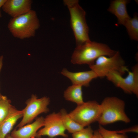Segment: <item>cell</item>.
<instances>
[{
    "instance_id": "cell-14",
    "label": "cell",
    "mask_w": 138,
    "mask_h": 138,
    "mask_svg": "<svg viewBox=\"0 0 138 138\" xmlns=\"http://www.w3.org/2000/svg\"><path fill=\"white\" fill-rule=\"evenodd\" d=\"M23 110H17L12 106L7 116L0 122V138H5L17 121L22 117Z\"/></svg>"
},
{
    "instance_id": "cell-4",
    "label": "cell",
    "mask_w": 138,
    "mask_h": 138,
    "mask_svg": "<svg viewBox=\"0 0 138 138\" xmlns=\"http://www.w3.org/2000/svg\"><path fill=\"white\" fill-rule=\"evenodd\" d=\"M40 26L36 13L32 9L25 14L12 18L7 25L13 36L20 39L34 37Z\"/></svg>"
},
{
    "instance_id": "cell-16",
    "label": "cell",
    "mask_w": 138,
    "mask_h": 138,
    "mask_svg": "<svg viewBox=\"0 0 138 138\" xmlns=\"http://www.w3.org/2000/svg\"><path fill=\"white\" fill-rule=\"evenodd\" d=\"M60 113L64 126L69 133L73 134L84 128L71 118L65 109H62Z\"/></svg>"
},
{
    "instance_id": "cell-24",
    "label": "cell",
    "mask_w": 138,
    "mask_h": 138,
    "mask_svg": "<svg viewBox=\"0 0 138 138\" xmlns=\"http://www.w3.org/2000/svg\"><path fill=\"white\" fill-rule=\"evenodd\" d=\"M7 0H0V9L2 7L5 3ZM2 17V15L0 10V18Z\"/></svg>"
},
{
    "instance_id": "cell-18",
    "label": "cell",
    "mask_w": 138,
    "mask_h": 138,
    "mask_svg": "<svg viewBox=\"0 0 138 138\" xmlns=\"http://www.w3.org/2000/svg\"><path fill=\"white\" fill-rule=\"evenodd\" d=\"M97 131L103 138H128L126 134L119 133L117 131L108 130L100 125Z\"/></svg>"
},
{
    "instance_id": "cell-6",
    "label": "cell",
    "mask_w": 138,
    "mask_h": 138,
    "mask_svg": "<svg viewBox=\"0 0 138 138\" xmlns=\"http://www.w3.org/2000/svg\"><path fill=\"white\" fill-rule=\"evenodd\" d=\"M100 104L96 101L84 102L69 113L70 117L83 127L97 121L100 115Z\"/></svg>"
},
{
    "instance_id": "cell-10",
    "label": "cell",
    "mask_w": 138,
    "mask_h": 138,
    "mask_svg": "<svg viewBox=\"0 0 138 138\" xmlns=\"http://www.w3.org/2000/svg\"><path fill=\"white\" fill-rule=\"evenodd\" d=\"M32 3L31 0H7L2 8L4 12L14 18L31 10Z\"/></svg>"
},
{
    "instance_id": "cell-11",
    "label": "cell",
    "mask_w": 138,
    "mask_h": 138,
    "mask_svg": "<svg viewBox=\"0 0 138 138\" xmlns=\"http://www.w3.org/2000/svg\"><path fill=\"white\" fill-rule=\"evenodd\" d=\"M63 75L69 79L73 85L88 87L90 82L98 77L93 71L73 72L64 68L61 72Z\"/></svg>"
},
{
    "instance_id": "cell-22",
    "label": "cell",
    "mask_w": 138,
    "mask_h": 138,
    "mask_svg": "<svg viewBox=\"0 0 138 138\" xmlns=\"http://www.w3.org/2000/svg\"><path fill=\"white\" fill-rule=\"evenodd\" d=\"M92 138H103L97 130L94 131L93 135Z\"/></svg>"
},
{
    "instance_id": "cell-3",
    "label": "cell",
    "mask_w": 138,
    "mask_h": 138,
    "mask_svg": "<svg viewBox=\"0 0 138 138\" xmlns=\"http://www.w3.org/2000/svg\"><path fill=\"white\" fill-rule=\"evenodd\" d=\"M124 101L115 97L105 98L100 104L101 114L97 121L99 125H106L119 121L127 123L131 120L125 111Z\"/></svg>"
},
{
    "instance_id": "cell-2",
    "label": "cell",
    "mask_w": 138,
    "mask_h": 138,
    "mask_svg": "<svg viewBox=\"0 0 138 138\" xmlns=\"http://www.w3.org/2000/svg\"><path fill=\"white\" fill-rule=\"evenodd\" d=\"M63 2L70 13L71 26L76 46L90 41L89 36V27L86 19V13L79 5L78 1L64 0Z\"/></svg>"
},
{
    "instance_id": "cell-19",
    "label": "cell",
    "mask_w": 138,
    "mask_h": 138,
    "mask_svg": "<svg viewBox=\"0 0 138 138\" xmlns=\"http://www.w3.org/2000/svg\"><path fill=\"white\" fill-rule=\"evenodd\" d=\"M11 101L5 96L2 95L0 100V122L7 115L12 106Z\"/></svg>"
},
{
    "instance_id": "cell-7",
    "label": "cell",
    "mask_w": 138,
    "mask_h": 138,
    "mask_svg": "<svg viewBox=\"0 0 138 138\" xmlns=\"http://www.w3.org/2000/svg\"><path fill=\"white\" fill-rule=\"evenodd\" d=\"M128 75L125 78L122 76L119 72L112 71L109 72L106 77L117 87L122 89L124 92L129 94H133L138 96V64L132 67V71L128 68L126 71Z\"/></svg>"
},
{
    "instance_id": "cell-15",
    "label": "cell",
    "mask_w": 138,
    "mask_h": 138,
    "mask_svg": "<svg viewBox=\"0 0 138 138\" xmlns=\"http://www.w3.org/2000/svg\"><path fill=\"white\" fill-rule=\"evenodd\" d=\"M82 86L72 85L70 86L64 91V96L65 99L76 103L77 106L83 103Z\"/></svg>"
},
{
    "instance_id": "cell-1",
    "label": "cell",
    "mask_w": 138,
    "mask_h": 138,
    "mask_svg": "<svg viewBox=\"0 0 138 138\" xmlns=\"http://www.w3.org/2000/svg\"><path fill=\"white\" fill-rule=\"evenodd\" d=\"M117 51L106 44L90 41L76 46L71 57V62L74 64H86L89 66L94 64L100 56L111 57Z\"/></svg>"
},
{
    "instance_id": "cell-20",
    "label": "cell",
    "mask_w": 138,
    "mask_h": 138,
    "mask_svg": "<svg viewBox=\"0 0 138 138\" xmlns=\"http://www.w3.org/2000/svg\"><path fill=\"white\" fill-rule=\"evenodd\" d=\"M94 131L89 126L72 134L73 138H92Z\"/></svg>"
},
{
    "instance_id": "cell-17",
    "label": "cell",
    "mask_w": 138,
    "mask_h": 138,
    "mask_svg": "<svg viewBox=\"0 0 138 138\" xmlns=\"http://www.w3.org/2000/svg\"><path fill=\"white\" fill-rule=\"evenodd\" d=\"M124 26L131 40H138V16L137 13L134 14L133 17L130 18Z\"/></svg>"
},
{
    "instance_id": "cell-23",
    "label": "cell",
    "mask_w": 138,
    "mask_h": 138,
    "mask_svg": "<svg viewBox=\"0 0 138 138\" xmlns=\"http://www.w3.org/2000/svg\"><path fill=\"white\" fill-rule=\"evenodd\" d=\"M3 56L1 55L0 56V73L2 69L3 65ZM2 95L0 93V100L2 98Z\"/></svg>"
},
{
    "instance_id": "cell-21",
    "label": "cell",
    "mask_w": 138,
    "mask_h": 138,
    "mask_svg": "<svg viewBox=\"0 0 138 138\" xmlns=\"http://www.w3.org/2000/svg\"><path fill=\"white\" fill-rule=\"evenodd\" d=\"M117 132L119 133L126 134L127 132H133L136 133H138V126H133L131 128L125 129L117 131Z\"/></svg>"
},
{
    "instance_id": "cell-8",
    "label": "cell",
    "mask_w": 138,
    "mask_h": 138,
    "mask_svg": "<svg viewBox=\"0 0 138 138\" xmlns=\"http://www.w3.org/2000/svg\"><path fill=\"white\" fill-rule=\"evenodd\" d=\"M50 102L49 98L47 97L38 98L36 95L32 94L26 101V107L23 110L22 119L17 127L20 128L31 122L40 114L48 112Z\"/></svg>"
},
{
    "instance_id": "cell-12",
    "label": "cell",
    "mask_w": 138,
    "mask_h": 138,
    "mask_svg": "<svg viewBox=\"0 0 138 138\" xmlns=\"http://www.w3.org/2000/svg\"><path fill=\"white\" fill-rule=\"evenodd\" d=\"M44 119L39 117L32 123L14 130L10 135L13 138H35L38 130L43 126Z\"/></svg>"
},
{
    "instance_id": "cell-13",
    "label": "cell",
    "mask_w": 138,
    "mask_h": 138,
    "mask_svg": "<svg viewBox=\"0 0 138 138\" xmlns=\"http://www.w3.org/2000/svg\"><path fill=\"white\" fill-rule=\"evenodd\" d=\"M130 2L128 0H114L111 1L107 10L116 17L118 25L124 26L130 18L126 9V5Z\"/></svg>"
},
{
    "instance_id": "cell-25",
    "label": "cell",
    "mask_w": 138,
    "mask_h": 138,
    "mask_svg": "<svg viewBox=\"0 0 138 138\" xmlns=\"http://www.w3.org/2000/svg\"><path fill=\"white\" fill-rule=\"evenodd\" d=\"M5 138H13L11 136V135L9 134H8L5 137Z\"/></svg>"
},
{
    "instance_id": "cell-5",
    "label": "cell",
    "mask_w": 138,
    "mask_h": 138,
    "mask_svg": "<svg viewBox=\"0 0 138 138\" xmlns=\"http://www.w3.org/2000/svg\"><path fill=\"white\" fill-rule=\"evenodd\" d=\"M125 63L120 52L117 51L111 57L100 56L96 60L94 64L89 66L98 77L103 78L106 77L109 72L114 71L119 72L123 75L128 69Z\"/></svg>"
},
{
    "instance_id": "cell-9",
    "label": "cell",
    "mask_w": 138,
    "mask_h": 138,
    "mask_svg": "<svg viewBox=\"0 0 138 138\" xmlns=\"http://www.w3.org/2000/svg\"><path fill=\"white\" fill-rule=\"evenodd\" d=\"M43 126V128L37 132L36 137L39 138L42 136H47L50 138L58 136L64 137H68L65 133L66 130L63 125L60 112H54L46 116L44 119Z\"/></svg>"
}]
</instances>
